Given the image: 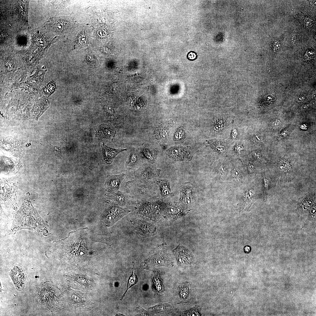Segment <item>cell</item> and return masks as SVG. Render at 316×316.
Here are the masks:
<instances>
[{
  "mask_svg": "<svg viewBox=\"0 0 316 316\" xmlns=\"http://www.w3.org/2000/svg\"><path fill=\"white\" fill-rule=\"evenodd\" d=\"M27 229L50 234L49 226L38 214L30 199L24 202L16 213L10 231L7 234H14L18 231Z\"/></svg>",
  "mask_w": 316,
  "mask_h": 316,
  "instance_id": "6da1fadb",
  "label": "cell"
},
{
  "mask_svg": "<svg viewBox=\"0 0 316 316\" xmlns=\"http://www.w3.org/2000/svg\"><path fill=\"white\" fill-rule=\"evenodd\" d=\"M173 263L168 249L164 245H161L152 251L147 258L141 265L143 269L149 270L155 267H171L174 265Z\"/></svg>",
  "mask_w": 316,
  "mask_h": 316,
  "instance_id": "7a4b0ae2",
  "label": "cell"
},
{
  "mask_svg": "<svg viewBox=\"0 0 316 316\" xmlns=\"http://www.w3.org/2000/svg\"><path fill=\"white\" fill-rule=\"evenodd\" d=\"M126 184L135 198L142 200L155 193L152 181L144 182L135 179L128 181Z\"/></svg>",
  "mask_w": 316,
  "mask_h": 316,
  "instance_id": "3957f363",
  "label": "cell"
},
{
  "mask_svg": "<svg viewBox=\"0 0 316 316\" xmlns=\"http://www.w3.org/2000/svg\"><path fill=\"white\" fill-rule=\"evenodd\" d=\"M67 279L70 287L83 291L90 290L96 286L92 279L82 274L69 273L67 275Z\"/></svg>",
  "mask_w": 316,
  "mask_h": 316,
  "instance_id": "277c9868",
  "label": "cell"
},
{
  "mask_svg": "<svg viewBox=\"0 0 316 316\" xmlns=\"http://www.w3.org/2000/svg\"><path fill=\"white\" fill-rule=\"evenodd\" d=\"M130 223L133 229L141 238L153 236L157 233L156 227L147 222L134 219Z\"/></svg>",
  "mask_w": 316,
  "mask_h": 316,
  "instance_id": "5b68a950",
  "label": "cell"
},
{
  "mask_svg": "<svg viewBox=\"0 0 316 316\" xmlns=\"http://www.w3.org/2000/svg\"><path fill=\"white\" fill-rule=\"evenodd\" d=\"M263 175V187L264 194L268 196L273 195L275 186L280 176L277 171H266Z\"/></svg>",
  "mask_w": 316,
  "mask_h": 316,
  "instance_id": "8992f818",
  "label": "cell"
},
{
  "mask_svg": "<svg viewBox=\"0 0 316 316\" xmlns=\"http://www.w3.org/2000/svg\"><path fill=\"white\" fill-rule=\"evenodd\" d=\"M160 170L154 169L147 164L141 165L137 169L135 170L134 174L136 180L147 182L151 181L153 178L159 176Z\"/></svg>",
  "mask_w": 316,
  "mask_h": 316,
  "instance_id": "52a82bcc",
  "label": "cell"
},
{
  "mask_svg": "<svg viewBox=\"0 0 316 316\" xmlns=\"http://www.w3.org/2000/svg\"><path fill=\"white\" fill-rule=\"evenodd\" d=\"M178 265L182 268L191 266L194 262L193 256L189 251L185 248L178 246L173 251Z\"/></svg>",
  "mask_w": 316,
  "mask_h": 316,
  "instance_id": "ba28073f",
  "label": "cell"
},
{
  "mask_svg": "<svg viewBox=\"0 0 316 316\" xmlns=\"http://www.w3.org/2000/svg\"><path fill=\"white\" fill-rule=\"evenodd\" d=\"M168 156L173 159L180 161H190L192 159V153L189 147L175 146L168 149Z\"/></svg>",
  "mask_w": 316,
  "mask_h": 316,
  "instance_id": "9c48e42d",
  "label": "cell"
},
{
  "mask_svg": "<svg viewBox=\"0 0 316 316\" xmlns=\"http://www.w3.org/2000/svg\"><path fill=\"white\" fill-rule=\"evenodd\" d=\"M105 195L107 198L111 200L116 204L120 206H123L126 204L136 203L135 201L133 200L135 198L125 192L118 191L113 193H107Z\"/></svg>",
  "mask_w": 316,
  "mask_h": 316,
  "instance_id": "30bf717a",
  "label": "cell"
},
{
  "mask_svg": "<svg viewBox=\"0 0 316 316\" xmlns=\"http://www.w3.org/2000/svg\"><path fill=\"white\" fill-rule=\"evenodd\" d=\"M194 187L190 183H185L182 188L180 200L187 208L190 207L194 202Z\"/></svg>",
  "mask_w": 316,
  "mask_h": 316,
  "instance_id": "8fae6325",
  "label": "cell"
},
{
  "mask_svg": "<svg viewBox=\"0 0 316 316\" xmlns=\"http://www.w3.org/2000/svg\"><path fill=\"white\" fill-rule=\"evenodd\" d=\"M9 274L16 289L19 291L23 290L25 285L26 277L23 269L19 267L15 266Z\"/></svg>",
  "mask_w": 316,
  "mask_h": 316,
  "instance_id": "7c38bea8",
  "label": "cell"
},
{
  "mask_svg": "<svg viewBox=\"0 0 316 316\" xmlns=\"http://www.w3.org/2000/svg\"><path fill=\"white\" fill-rule=\"evenodd\" d=\"M126 176V174L123 173L107 176L104 184L106 190L110 193L118 191L121 184Z\"/></svg>",
  "mask_w": 316,
  "mask_h": 316,
  "instance_id": "4fadbf2b",
  "label": "cell"
},
{
  "mask_svg": "<svg viewBox=\"0 0 316 316\" xmlns=\"http://www.w3.org/2000/svg\"><path fill=\"white\" fill-rule=\"evenodd\" d=\"M70 300L73 305L81 308H87L92 305L86 294L79 291L71 290Z\"/></svg>",
  "mask_w": 316,
  "mask_h": 316,
  "instance_id": "5bb4252c",
  "label": "cell"
},
{
  "mask_svg": "<svg viewBox=\"0 0 316 316\" xmlns=\"http://www.w3.org/2000/svg\"><path fill=\"white\" fill-rule=\"evenodd\" d=\"M232 117L227 115H222L215 117L211 125L212 131L216 133H221L230 125Z\"/></svg>",
  "mask_w": 316,
  "mask_h": 316,
  "instance_id": "9a60e30c",
  "label": "cell"
},
{
  "mask_svg": "<svg viewBox=\"0 0 316 316\" xmlns=\"http://www.w3.org/2000/svg\"><path fill=\"white\" fill-rule=\"evenodd\" d=\"M141 157L138 151L132 149L125 164V167L128 170H135L141 165Z\"/></svg>",
  "mask_w": 316,
  "mask_h": 316,
  "instance_id": "2e32d148",
  "label": "cell"
},
{
  "mask_svg": "<svg viewBox=\"0 0 316 316\" xmlns=\"http://www.w3.org/2000/svg\"><path fill=\"white\" fill-rule=\"evenodd\" d=\"M166 208V205L159 200L152 201L149 218L155 221L161 217Z\"/></svg>",
  "mask_w": 316,
  "mask_h": 316,
  "instance_id": "e0dca14e",
  "label": "cell"
},
{
  "mask_svg": "<svg viewBox=\"0 0 316 316\" xmlns=\"http://www.w3.org/2000/svg\"><path fill=\"white\" fill-rule=\"evenodd\" d=\"M103 158L107 164H110L115 157L119 153L126 151L127 149H114L107 146L103 142L102 145Z\"/></svg>",
  "mask_w": 316,
  "mask_h": 316,
  "instance_id": "ac0fdd59",
  "label": "cell"
},
{
  "mask_svg": "<svg viewBox=\"0 0 316 316\" xmlns=\"http://www.w3.org/2000/svg\"><path fill=\"white\" fill-rule=\"evenodd\" d=\"M116 134L115 129L111 126L102 124L98 127L95 133L96 136L112 140Z\"/></svg>",
  "mask_w": 316,
  "mask_h": 316,
  "instance_id": "d6986e66",
  "label": "cell"
},
{
  "mask_svg": "<svg viewBox=\"0 0 316 316\" xmlns=\"http://www.w3.org/2000/svg\"><path fill=\"white\" fill-rule=\"evenodd\" d=\"M152 288L153 290L158 295L161 296L164 291V288L159 271L155 270L151 275Z\"/></svg>",
  "mask_w": 316,
  "mask_h": 316,
  "instance_id": "ffe728a7",
  "label": "cell"
},
{
  "mask_svg": "<svg viewBox=\"0 0 316 316\" xmlns=\"http://www.w3.org/2000/svg\"><path fill=\"white\" fill-rule=\"evenodd\" d=\"M205 144L211 147L216 152L221 154L225 153L227 148L226 143L221 139H213L206 140Z\"/></svg>",
  "mask_w": 316,
  "mask_h": 316,
  "instance_id": "44dd1931",
  "label": "cell"
},
{
  "mask_svg": "<svg viewBox=\"0 0 316 316\" xmlns=\"http://www.w3.org/2000/svg\"><path fill=\"white\" fill-rule=\"evenodd\" d=\"M46 71L37 70L32 75L28 78L27 82L34 87L38 88L42 85Z\"/></svg>",
  "mask_w": 316,
  "mask_h": 316,
  "instance_id": "7402d4cb",
  "label": "cell"
},
{
  "mask_svg": "<svg viewBox=\"0 0 316 316\" xmlns=\"http://www.w3.org/2000/svg\"><path fill=\"white\" fill-rule=\"evenodd\" d=\"M152 314H158L161 313L164 314H169L176 311V309L169 303L165 304H161L156 305L152 308H149V310Z\"/></svg>",
  "mask_w": 316,
  "mask_h": 316,
  "instance_id": "603a6c76",
  "label": "cell"
},
{
  "mask_svg": "<svg viewBox=\"0 0 316 316\" xmlns=\"http://www.w3.org/2000/svg\"><path fill=\"white\" fill-rule=\"evenodd\" d=\"M142 153L149 162L151 164L155 163L157 159V153L152 148L148 145L144 144L142 145Z\"/></svg>",
  "mask_w": 316,
  "mask_h": 316,
  "instance_id": "cb8c5ba5",
  "label": "cell"
},
{
  "mask_svg": "<svg viewBox=\"0 0 316 316\" xmlns=\"http://www.w3.org/2000/svg\"><path fill=\"white\" fill-rule=\"evenodd\" d=\"M169 130L167 127L162 124L157 127L154 132L156 138L161 143L166 142L169 135Z\"/></svg>",
  "mask_w": 316,
  "mask_h": 316,
  "instance_id": "d4e9b609",
  "label": "cell"
},
{
  "mask_svg": "<svg viewBox=\"0 0 316 316\" xmlns=\"http://www.w3.org/2000/svg\"><path fill=\"white\" fill-rule=\"evenodd\" d=\"M157 183L159 188L160 193L162 197H166L172 195L170 187V182L166 179H158Z\"/></svg>",
  "mask_w": 316,
  "mask_h": 316,
  "instance_id": "484cf974",
  "label": "cell"
},
{
  "mask_svg": "<svg viewBox=\"0 0 316 316\" xmlns=\"http://www.w3.org/2000/svg\"><path fill=\"white\" fill-rule=\"evenodd\" d=\"M189 283L188 282H184L179 285V295L182 298L187 299L189 295Z\"/></svg>",
  "mask_w": 316,
  "mask_h": 316,
  "instance_id": "4316f807",
  "label": "cell"
},
{
  "mask_svg": "<svg viewBox=\"0 0 316 316\" xmlns=\"http://www.w3.org/2000/svg\"><path fill=\"white\" fill-rule=\"evenodd\" d=\"M138 279L136 274L135 271L134 269V265H133V271L131 275L129 278L127 284V288L125 292L121 296L120 300H121L125 295L128 290L132 286L136 284L138 281Z\"/></svg>",
  "mask_w": 316,
  "mask_h": 316,
  "instance_id": "83f0119b",
  "label": "cell"
},
{
  "mask_svg": "<svg viewBox=\"0 0 316 316\" xmlns=\"http://www.w3.org/2000/svg\"><path fill=\"white\" fill-rule=\"evenodd\" d=\"M186 137V134L183 127L179 126L177 128L174 135V140L176 142H183Z\"/></svg>",
  "mask_w": 316,
  "mask_h": 316,
  "instance_id": "f1b7e54d",
  "label": "cell"
},
{
  "mask_svg": "<svg viewBox=\"0 0 316 316\" xmlns=\"http://www.w3.org/2000/svg\"><path fill=\"white\" fill-rule=\"evenodd\" d=\"M176 204H173L165 209L163 214L166 216L174 217L180 211L179 207Z\"/></svg>",
  "mask_w": 316,
  "mask_h": 316,
  "instance_id": "f546056e",
  "label": "cell"
},
{
  "mask_svg": "<svg viewBox=\"0 0 316 316\" xmlns=\"http://www.w3.org/2000/svg\"><path fill=\"white\" fill-rule=\"evenodd\" d=\"M55 84L53 80L42 89L43 94L46 96L50 95L55 91Z\"/></svg>",
  "mask_w": 316,
  "mask_h": 316,
  "instance_id": "4dcf8cb0",
  "label": "cell"
},
{
  "mask_svg": "<svg viewBox=\"0 0 316 316\" xmlns=\"http://www.w3.org/2000/svg\"><path fill=\"white\" fill-rule=\"evenodd\" d=\"M234 146L235 152L238 154H242L244 151V145L242 143L239 142H237Z\"/></svg>",
  "mask_w": 316,
  "mask_h": 316,
  "instance_id": "1f68e13d",
  "label": "cell"
},
{
  "mask_svg": "<svg viewBox=\"0 0 316 316\" xmlns=\"http://www.w3.org/2000/svg\"><path fill=\"white\" fill-rule=\"evenodd\" d=\"M180 315L184 316H199V312L195 309H192L189 310L182 312L180 313Z\"/></svg>",
  "mask_w": 316,
  "mask_h": 316,
  "instance_id": "d6a6232c",
  "label": "cell"
},
{
  "mask_svg": "<svg viewBox=\"0 0 316 316\" xmlns=\"http://www.w3.org/2000/svg\"><path fill=\"white\" fill-rule=\"evenodd\" d=\"M232 176L233 178L237 180H240L241 178V174L239 170L237 168H235L232 172Z\"/></svg>",
  "mask_w": 316,
  "mask_h": 316,
  "instance_id": "836d02e7",
  "label": "cell"
},
{
  "mask_svg": "<svg viewBox=\"0 0 316 316\" xmlns=\"http://www.w3.org/2000/svg\"><path fill=\"white\" fill-rule=\"evenodd\" d=\"M81 34L78 39V44L81 45V47H82L81 45H83L84 44V43H86V36L84 34V33Z\"/></svg>",
  "mask_w": 316,
  "mask_h": 316,
  "instance_id": "e575fe53",
  "label": "cell"
},
{
  "mask_svg": "<svg viewBox=\"0 0 316 316\" xmlns=\"http://www.w3.org/2000/svg\"><path fill=\"white\" fill-rule=\"evenodd\" d=\"M63 21H59L56 22L54 25V28L57 31H61L63 30Z\"/></svg>",
  "mask_w": 316,
  "mask_h": 316,
  "instance_id": "d590c367",
  "label": "cell"
},
{
  "mask_svg": "<svg viewBox=\"0 0 316 316\" xmlns=\"http://www.w3.org/2000/svg\"><path fill=\"white\" fill-rule=\"evenodd\" d=\"M197 57V55L196 53L191 51L189 52L187 55L188 59L190 61H193L195 60Z\"/></svg>",
  "mask_w": 316,
  "mask_h": 316,
  "instance_id": "8d00e7d4",
  "label": "cell"
},
{
  "mask_svg": "<svg viewBox=\"0 0 316 316\" xmlns=\"http://www.w3.org/2000/svg\"><path fill=\"white\" fill-rule=\"evenodd\" d=\"M274 98V97L271 95H268L265 96L263 98V102H268L272 101Z\"/></svg>",
  "mask_w": 316,
  "mask_h": 316,
  "instance_id": "74e56055",
  "label": "cell"
},
{
  "mask_svg": "<svg viewBox=\"0 0 316 316\" xmlns=\"http://www.w3.org/2000/svg\"><path fill=\"white\" fill-rule=\"evenodd\" d=\"M237 131V129L235 128L232 129L231 133V137L232 139L235 140L237 139L238 134Z\"/></svg>",
  "mask_w": 316,
  "mask_h": 316,
  "instance_id": "f35d334b",
  "label": "cell"
},
{
  "mask_svg": "<svg viewBox=\"0 0 316 316\" xmlns=\"http://www.w3.org/2000/svg\"><path fill=\"white\" fill-rule=\"evenodd\" d=\"M219 173L220 175H223L225 172V167L222 164H220L218 168Z\"/></svg>",
  "mask_w": 316,
  "mask_h": 316,
  "instance_id": "ab89813d",
  "label": "cell"
},
{
  "mask_svg": "<svg viewBox=\"0 0 316 316\" xmlns=\"http://www.w3.org/2000/svg\"><path fill=\"white\" fill-rule=\"evenodd\" d=\"M305 99V97L301 96H299L296 98V100L298 102H300L303 101Z\"/></svg>",
  "mask_w": 316,
  "mask_h": 316,
  "instance_id": "60d3db41",
  "label": "cell"
},
{
  "mask_svg": "<svg viewBox=\"0 0 316 316\" xmlns=\"http://www.w3.org/2000/svg\"><path fill=\"white\" fill-rule=\"evenodd\" d=\"M244 250L246 253H248L250 252V247L248 246H245L244 248Z\"/></svg>",
  "mask_w": 316,
  "mask_h": 316,
  "instance_id": "b9f144b4",
  "label": "cell"
},
{
  "mask_svg": "<svg viewBox=\"0 0 316 316\" xmlns=\"http://www.w3.org/2000/svg\"><path fill=\"white\" fill-rule=\"evenodd\" d=\"M274 47L276 49H277L280 47V44L278 42H276L274 44Z\"/></svg>",
  "mask_w": 316,
  "mask_h": 316,
  "instance_id": "7bdbcfd3",
  "label": "cell"
},
{
  "mask_svg": "<svg viewBox=\"0 0 316 316\" xmlns=\"http://www.w3.org/2000/svg\"><path fill=\"white\" fill-rule=\"evenodd\" d=\"M296 37L294 35H293L291 38V41L294 42L296 40Z\"/></svg>",
  "mask_w": 316,
  "mask_h": 316,
  "instance_id": "ee69618b",
  "label": "cell"
}]
</instances>
